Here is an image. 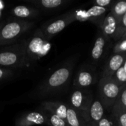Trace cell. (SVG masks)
Returning a JSON list of instances; mask_svg holds the SVG:
<instances>
[{
    "instance_id": "5b68a950",
    "label": "cell",
    "mask_w": 126,
    "mask_h": 126,
    "mask_svg": "<svg viewBox=\"0 0 126 126\" xmlns=\"http://www.w3.org/2000/svg\"><path fill=\"white\" fill-rule=\"evenodd\" d=\"M121 86L112 78L102 77L99 81L98 92L100 100L105 109L113 108L120 94Z\"/></svg>"
},
{
    "instance_id": "d4e9b609",
    "label": "cell",
    "mask_w": 126,
    "mask_h": 126,
    "mask_svg": "<svg viewBox=\"0 0 126 126\" xmlns=\"http://www.w3.org/2000/svg\"><path fill=\"white\" fill-rule=\"evenodd\" d=\"M114 2V1L113 0H95L93 1V4L94 6L110 9Z\"/></svg>"
},
{
    "instance_id": "f1b7e54d",
    "label": "cell",
    "mask_w": 126,
    "mask_h": 126,
    "mask_svg": "<svg viewBox=\"0 0 126 126\" xmlns=\"http://www.w3.org/2000/svg\"><path fill=\"white\" fill-rule=\"evenodd\" d=\"M94 126L93 124H91V123H86V124H85V126Z\"/></svg>"
},
{
    "instance_id": "9c48e42d",
    "label": "cell",
    "mask_w": 126,
    "mask_h": 126,
    "mask_svg": "<svg viewBox=\"0 0 126 126\" xmlns=\"http://www.w3.org/2000/svg\"><path fill=\"white\" fill-rule=\"evenodd\" d=\"M48 126L47 118L45 111H34L21 114L16 121V126Z\"/></svg>"
},
{
    "instance_id": "ba28073f",
    "label": "cell",
    "mask_w": 126,
    "mask_h": 126,
    "mask_svg": "<svg viewBox=\"0 0 126 126\" xmlns=\"http://www.w3.org/2000/svg\"><path fill=\"white\" fill-rule=\"evenodd\" d=\"M92 101V95L89 92L86 91V89L76 88L70 95L69 106L80 114H83Z\"/></svg>"
},
{
    "instance_id": "52a82bcc",
    "label": "cell",
    "mask_w": 126,
    "mask_h": 126,
    "mask_svg": "<svg viewBox=\"0 0 126 126\" xmlns=\"http://www.w3.org/2000/svg\"><path fill=\"white\" fill-rule=\"evenodd\" d=\"M109 10L94 5L88 10H75L76 21H89L100 27L106 16V13Z\"/></svg>"
},
{
    "instance_id": "d6986e66",
    "label": "cell",
    "mask_w": 126,
    "mask_h": 126,
    "mask_svg": "<svg viewBox=\"0 0 126 126\" xmlns=\"http://www.w3.org/2000/svg\"><path fill=\"white\" fill-rule=\"evenodd\" d=\"M110 13L120 21L126 13V0L114 1L110 8Z\"/></svg>"
},
{
    "instance_id": "4fadbf2b",
    "label": "cell",
    "mask_w": 126,
    "mask_h": 126,
    "mask_svg": "<svg viewBox=\"0 0 126 126\" xmlns=\"http://www.w3.org/2000/svg\"><path fill=\"white\" fill-rule=\"evenodd\" d=\"M126 59V52L112 55L106 63L103 77L111 78L116 72L123 66Z\"/></svg>"
},
{
    "instance_id": "7402d4cb",
    "label": "cell",
    "mask_w": 126,
    "mask_h": 126,
    "mask_svg": "<svg viewBox=\"0 0 126 126\" xmlns=\"http://www.w3.org/2000/svg\"><path fill=\"white\" fill-rule=\"evenodd\" d=\"M114 123L119 126H126V110L112 109Z\"/></svg>"
},
{
    "instance_id": "f546056e",
    "label": "cell",
    "mask_w": 126,
    "mask_h": 126,
    "mask_svg": "<svg viewBox=\"0 0 126 126\" xmlns=\"http://www.w3.org/2000/svg\"><path fill=\"white\" fill-rule=\"evenodd\" d=\"M122 38H124V39H126V32L124 33V35H123V37H122Z\"/></svg>"
},
{
    "instance_id": "9a60e30c",
    "label": "cell",
    "mask_w": 126,
    "mask_h": 126,
    "mask_svg": "<svg viewBox=\"0 0 126 126\" xmlns=\"http://www.w3.org/2000/svg\"><path fill=\"white\" fill-rule=\"evenodd\" d=\"M119 21L109 12L105 17L102 24L100 25V31L109 38H114L118 28Z\"/></svg>"
},
{
    "instance_id": "3957f363",
    "label": "cell",
    "mask_w": 126,
    "mask_h": 126,
    "mask_svg": "<svg viewBox=\"0 0 126 126\" xmlns=\"http://www.w3.org/2000/svg\"><path fill=\"white\" fill-rule=\"evenodd\" d=\"M34 25L33 21L17 20L4 24L0 30V47L13 44L29 31Z\"/></svg>"
},
{
    "instance_id": "8fae6325",
    "label": "cell",
    "mask_w": 126,
    "mask_h": 126,
    "mask_svg": "<svg viewBox=\"0 0 126 126\" xmlns=\"http://www.w3.org/2000/svg\"><path fill=\"white\" fill-rule=\"evenodd\" d=\"M97 81V76L94 71L87 69H82L77 73L73 85L78 89H86L89 86L94 85Z\"/></svg>"
},
{
    "instance_id": "ffe728a7",
    "label": "cell",
    "mask_w": 126,
    "mask_h": 126,
    "mask_svg": "<svg viewBox=\"0 0 126 126\" xmlns=\"http://www.w3.org/2000/svg\"><path fill=\"white\" fill-rule=\"evenodd\" d=\"M113 109L126 110V83L121 86L119 97L112 109Z\"/></svg>"
},
{
    "instance_id": "30bf717a",
    "label": "cell",
    "mask_w": 126,
    "mask_h": 126,
    "mask_svg": "<svg viewBox=\"0 0 126 126\" xmlns=\"http://www.w3.org/2000/svg\"><path fill=\"white\" fill-rule=\"evenodd\" d=\"M80 114L86 123L96 125L105 116V107L99 99L94 100L86 111Z\"/></svg>"
},
{
    "instance_id": "e0dca14e",
    "label": "cell",
    "mask_w": 126,
    "mask_h": 126,
    "mask_svg": "<svg viewBox=\"0 0 126 126\" xmlns=\"http://www.w3.org/2000/svg\"><path fill=\"white\" fill-rule=\"evenodd\" d=\"M40 10L34 7H30L26 5H17L14 7L10 13L16 18L21 19H28L36 18L40 14Z\"/></svg>"
},
{
    "instance_id": "4dcf8cb0",
    "label": "cell",
    "mask_w": 126,
    "mask_h": 126,
    "mask_svg": "<svg viewBox=\"0 0 126 126\" xmlns=\"http://www.w3.org/2000/svg\"><path fill=\"white\" fill-rule=\"evenodd\" d=\"M4 25V24L3 23H0V30H1V27H2V26Z\"/></svg>"
},
{
    "instance_id": "2e32d148",
    "label": "cell",
    "mask_w": 126,
    "mask_h": 126,
    "mask_svg": "<svg viewBox=\"0 0 126 126\" xmlns=\"http://www.w3.org/2000/svg\"><path fill=\"white\" fill-rule=\"evenodd\" d=\"M30 4H32L37 9L44 10L54 11L64 7L69 1L67 0H33L29 1Z\"/></svg>"
},
{
    "instance_id": "8992f818",
    "label": "cell",
    "mask_w": 126,
    "mask_h": 126,
    "mask_svg": "<svg viewBox=\"0 0 126 126\" xmlns=\"http://www.w3.org/2000/svg\"><path fill=\"white\" fill-rule=\"evenodd\" d=\"M75 21H76L75 10H71L45 23L41 27V30L46 38L49 41L52 37L61 32L65 27Z\"/></svg>"
},
{
    "instance_id": "cb8c5ba5",
    "label": "cell",
    "mask_w": 126,
    "mask_h": 126,
    "mask_svg": "<svg viewBox=\"0 0 126 126\" xmlns=\"http://www.w3.org/2000/svg\"><path fill=\"white\" fill-rule=\"evenodd\" d=\"M113 52L114 54L126 52V39L121 38L118 41V42L113 48Z\"/></svg>"
},
{
    "instance_id": "5bb4252c",
    "label": "cell",
    "mask_w": 126,
    "mask_h": 126,
    "mask_svg": "<svg viewBox=\"0 0 126 126\" xmlns=\"http://www.w3.org/2000/svg\"><path fill=\"white\" fill-rule=\"evenodd\" d=\"M69 105L60 101H44L41 103V108L46 111L57 115L66 120Z\"/></svg>"
},
{
    "instance_id": "6da1fadb",
    "label": "cell",
    "mask_w": 126,
    "mask_h": 126,
    "mask_svg": "<svg viewBox=\"0 0 126 126\" xmlns=\"http://www.w3.org/2000/svg\"><path fill=\"white\" fill-rule=\"evenodd\" d=\"M72 62L66 63L55 69L37 87L35 95L40 98L55 95L61 92L69 83L73 70Z\"/></svg>"
},
{
    "instance_id": "4316f807",
    "label": "cell",
    "mask_w": 126,
    "mask_h": 126,
    "mask_svg": "<svg viewBox=\"0 0 126 126\" xmlns=\"http://www.w3.org/2000/svg\"><path fill=\"white\" fill-rule=\"evenodd\" d=\"M92 124V123H91ZM113 123L111 122V120L106 116H104L94 126H112Z\"/></svg>"
},
{
    "instance_id": "7a4b0ae2",
    "label": "cell",
    "mask_w": 126,
    "mask_h": 126,
    "mask_svg": "<svg viewBox=\"0 0 126 126\" xmlns=\"http://www.w3.org/2000/svg\"><path fill=\"white\" fill-rule=\"evenodd\" d=\"M27 39L0 49V67H28L26 55Z\"/></svg>"
},
{
    "instance_id": "484cf974",
    "label": "cell",
    "mask_w": 126,
    "mask_h": 126,
    "mask_svg": "<svg viewBox=\"0 0 126 126\" xmlns=\"http://www.w3.org/2000/svg\"><path fill=\"white\" fill-rule=\"evenodd\" d=\"M13 75V72L10 69L0 67V81L7 79Z\"/></svg>"
},
{
    "instance_id": "1f68e13d",
    "label": "cell",
    "mask_w": 126,
    "mask_h": 126,
    "mask_svg": "<svg viewBox=\"0 0 126 126\" xmlns=\"http://www.w3.org/2000/svg\"><path fill=\"white\" fill-rule=\"evenodd\" d=\"M112 126H118L117 123H115L114 122V123H113V125H112Z\"/></svg>"
},
{
    "instance_id": "277c9868",
    "label": "cell",
    "mask_w": 126,
    "mask_h": 126,
    "mask_svg": "<svg viewBox=\"0 0 126 126\" xmlns=\"http://www.w3.org/2000/svg\"><path fill=\"white\" fill-rule=\"evenodd\" d=\"M50 48L49 41L46 38L41 29H38L34 34L27 39L26 55L29 66L37 60L47 54Z\"/></svg>"
},
{
    "instance_id": "ac0fdd59",
    "label": "cell",
    "mask_w": 126,
    "mask_h": 126,
    "mask_svg": "<svg viewBox=\"0 0 126 126\" xmlns=\"http://www.w3.org/2000/svg\"><path fill=\"white\" fill-rule=\"evenodd\" d=\"M66 121L69 126H84L86 122L81 114L69 106Z\"/></svg>"
},
{
    "instance_id": "83f0119b",
    "label": "cell",
    "mask_w": 126,
    "mask_h": 126,
    "mask_svg": "<svg viewBox=\"0 0 126 126\" xmlns=\"http://www.w3.org/2000/svg\"><path fill=\"white\" fill-rule=\"evenodd\" d=\"M122 69H123V72H125V74L126 75V59L125 62H124V63H123V66H122Z\"/></svg>"
},
{
    "instance_id": "603a6c76",
    "label": "cell",
    "mask_w": 126,
    "mask_h": 126,
    "mask_svg": "<svg viewBox=\"0 0 126 126\" xmlns=\"http://www.w3.org/2000/svg\"><path fill=\"white\" fill-rule=\"evenodd\" d=\"M126 32V14L122 17V18L119 21L118 28L115 35L114 36L113 39L115 41H119L122 38L123 35Z\"/></svg>"
},
{
    "instance_id": "7c38bea8",
    "label": "cell",
    "mask_w": 126,
    "mask_h": 126,
    "mask_svg": "<svg viewBox=\"0 0 126 126\" xmlns=\"http://www.w3.org/2000/svg\"><path fill=\"white\" fill-rule=\"evenodd\" d=\"M109 42L110 38L106 36L100 31L91 50V58L94 62H98L101 60L103 56L105 55Z\"/></svg>"
},
{
    "instance_id": "44dd1931",
    "label": "cell",
    "mask_w": 126,
    "mask_h": 126,
    "mask_svg": "<svg viewBox=\"0 0 126 126\" xmlns=\"http://www.w3.org/2000/svg\"><path fill=\"white\" fill-rule=\"evenodd\" d=\"M44 111L46 113L49 126H69L66 121V120H63L57 115L49 113V112L46 111L45 110H44Z\"/></svg>"
}]
</instances>
